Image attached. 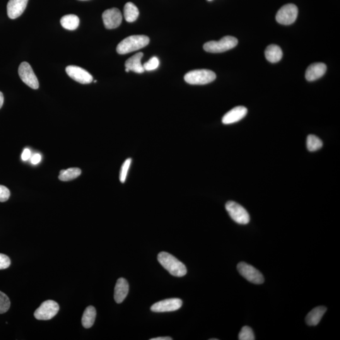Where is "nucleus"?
Returning a JSON list of instances; mask_svg holds the SVG:
<instances>
[{"instance_id":"obj_1","label":"nucleus","mask_w":340,"mask_h":340,"mask_svg":"<svg viewBox=\"0 0 340 340\" xmlns=\"http://www.w3.org/2000/svg\"><path fill=\"white\" fill-rule=\"evenodd\" d=\"M158 260L164 269L173 276L181 277L187 274L185 265L167 252H161L158 255Z\"/></svg>"},{"instance_id":"obj_2","label":"nucleus","mask_w":340,"mask_h":340,"mask_svg":"<svg viewBox=\"0 0 340 340\" xmlns=\"http://www.w3.org/2000/svg\"><path fill=\"white\" fill-rule=\"evenodd\" d=\"M149 43L148 36L143 35H132L124 38L118 44L117 52L119 54H126L143 49Z\"/></svg>"},{"instance_id":"obj_3","label":"nucleus","mask_w":340,"mask_h":340,"mask_svg":"<svg viewBox=\"0 0 340 340\" xmlns=\"http://www.w3.org/2000/svg\"><path fill=\"white\" fill-rule=\"evenodd\" d=\"M216 75L214 72L209 69H196L189 72L184 76L187 83L194 85H203L215 80Z\"/></svg>"},{"instance_id":"obj_4","label":"nucleus","mask_w":340,"mask_h":340,"mask_svg":"<svg viewBox=\"0 0 340 340\" xmlns=\"http://www.w3.org/2000/svg\"><path fill=\"white\" fill-rule=\"evenodd\" d=\"M237 38L232 36H226L219 41H210L204 45V49L206 52L220 53L228 51L238 45Z\"/></svg>"},{"instance_id":"obj_5","label":"nucleus","mask_w":340,"mask_h":340,"mask_svg":"<svg viewBox=\"0 0 340 340\" xmlns=\"http://www.w3.org/2000/svg\"><path fill=\"white\" fill-rule=\"evenodd\" d=\"M226 209L231 218L236 223L242 225L249 223L250 221L249 214L241 205L234 201H229L226 204Z\"/></svg>"},{"instance_id":"obj_6","label":"nucleus","mask_w":340,"mask_h":340,"mask_svg":"<svg viewBox=\"0 0 340 340\" xmlns=\"http://www.w3.org/2000/svg\"><path fill=\"white\" fill-rule=\"evenodd\" d=\"M238 271L241 276L244 277L251 283L262 284L264 282V277L261 272L254 267L245 262H240L237 266Z\"/></svg>"},{"instance_id":"obj_7","label":"nucleus","mask_w":340,"mask_h":340,"mask_svg":"<svg viewBox=\"0 0 340 340\" xmlns=\"http://www.w3.org/2000/svg\"><path fill=\"white\" fill-rule=\"evenodd\" d=\"M298 15V7L294 4H288L282 6L277 12L276 20L282 25H291L296 20Z\"/></svg>"},{"instance_id":"obj_8","label":"nucleus","mask_w":340,"mask_h":340,"mask_svg":"<svg viewBox=\"0 0 340 340\" xmlns=\"http://www.w3.org/2000/svg\"><path fill=\"white\" fill-rule=\"evenodd\" d=\"M59 310L58 304L54 301L48 300L35 311L34 317L38 320H49L57 314Z\"/></svg>"},{"instance_id":"obj_9","label":"nucleus","mask_w":340,"mask_h":340,"mask_svg":"<svg viewBox=\"0 0 340 340\" xmlns=\"http://www.w3.org/2000/svg\"><path fill=\"white\" fill-rule=\"evenodd\" d=\"M18 74L21 81L31 88L36 90L39 87L37 76L33 72L32 67L28 62H21L19 66Z\"/></svg>"},{"instance_id":"obj_10","label":"nucleus","mask_w":340,"mask_h":340,"mask_svg":"<svg viewBox=\"0 0 340 340\" xmlns=\"http://www.w3.org/2000/svg\"><path fill=\"white\" fill-rule=\"evenodd\" d=\"M103 23L107 29H113L120 26L122 23L121 12L117 8L108 9L102 14Z\"/></svg>"},{"instance_id":"obj_11","label":"nucleus","mask_w":340,"mask_h":340,"mask_svg":"<svg viewBox=\"0 0 340 340\" xmlns=\"http://www.w3.org/2000/svg\"><path fill=\"white\" fill-rule=\"evenodd\" d=\"M182 301L180 299H168L154 304L151 310L154 313L172 312L179 310L182 306Z\"/></svg>"},{"instance_id":"obj_12","label":"nucleus","mask_w":340,"mask_h":340,"mask_svg":"<svg viewBox=\"0 0 340 340\" xmlns=\"http://www.w3.org/2000/svg\"><path fill=\"white\" fill-rule=\"evenodd\" d=\"M66 73L70 78L81 84H89L93 81V76L85 69L76 66H68L66 68Z\"/></svg>"},{"instance_id":"obj_13","label":"nucleus","mask_w":340,"mask_h":340,"mask_svg":"<svg viewBox=\"0 0 340 340\" xmlns=\"http://www.w3.org/2000/svg\"><path fill=\"white\" fill-rule=\"evenodd\" d=\"M28 0H9L7 4V14L11 19H15L22 15L27 5Z\"/></svg>"},{"instance_id":"obj_14","label":"nucleus","mask_w":340,"mask_h":340,"mask_svg":"<svg viewBox=\"0 0 340 340\" xmlns=\"http://www.w3.org/2000/svg\"><path fill=\"white\" fill-rule=\"evenodd\" d=\"M247 108L243 106L233 108L224 115L222 121L224 124H231L240 121L247 115Z\"/></svg>"},{"instance_id":"obj_15","label":"nucleus","mask_w":340,"mask_h":340,"mask_svg":"<svg viewBox=\"0 0 340 340\" xmlns=\"http://www.w3.org/2000/svg\"><path fill=\"white\" fill-rule=\"evenodd\" d=\"M327 67L322 62L311 64L306 71V78L309 81H314L322 78L327 71Z\"/></svg>"},{"instance_id":"obj_16","label":"nucleus","mask_w":340,"mask_h":340,"mask_svg":"<svg viewBox=\"0 0 340 340\" xmlns=\"http://www.w3.org/2000/svg\"><path fill=\"white\" fill-rule=\"evenodd\" d=\"M129 286L128 282L124 278L117 280L114 290V300L117 304H120L126 298L129 293Z\"/></svg>"},{"instance_id":"obj_17","label":"nucleus","mask_w":340,"mask_h":340,"mask_svg":"<svg viewBox=\"0 0 340 340\" xmlns=\"http://www.w3.org/2000/svg\"><path fill=\"white\" fill-rule=\"evenodd\" d=\"M143 57V52H139L135 54L133 56L130 57L125 62V68L137 73H143L144 70L143 65L141 64V59Z\"/></svg>"},{"instance_id":"obj_18","label":"nucleus","mask_w":340,"mask_h":340,"mask_svg":"<svg viewBox=\"0 0 340 340\" xmlns=\"http://www.w3.org/2000/svg\"><path fill=\"white\" fill-rule=\"evenodd\" d=\"M327 309L324 306H319V307L313 309L311 311L307 317L306 318V322L310 327H315L319 324L320 321L322 320L323 316L327 312Z\"/></svg>"},{"instance_id":"obj_19","label":"nucleus","mask_w":340,"mask_h":340,"mask_svg":"<svg viewBox=\"0 0 340 340\" xmlns=\"http://www.w3.org/2000/svg\"><path fill=\"white\" fill-rule=\"evenodd\" d=\"M265 54L268 61L272 62V63H276V62L281 61L283 53H282L281 48L279 45L272 44L267 47Z\"/></svg>"},{"instance_id":"obj_20","label":"nucleus","mask_w":340,"mask_h":340,"mask_svg":"<svg viewBox=\"0 0 340 340\" xmlns=\"http://www.w3.org/2000/svg\"><path fill=\"white\" fill-rule=\"evenodd\" d=\"M96 316V311L93 306H88L84 311L83 317H82V325L85 329H90L95 323Z\"/></svg>"},{"instance_id":"obj_21","label":"nucleus","mask_w":340,"mask_h":340,"mask_svg":"<svg viewBox=\"0 0 340 340\" xmlns=\"http://www.w3.org/2000/svg\"><path fill=\"white\" fill-rule=\"evenodd\" d=\"M139 15V11L137 6L132 2H128L125 4L124 15L127 22L132 23L137 20Z\"/></svg>"},{"instance_id":"obj_22","label":"nucleus","mask_w":340,"mask_h":340,"mask_svg":"<svg viewBox=\"0 0 340 340\" xmlns=\"http://www.w3.org/2000/svg\"><path fill=\"white\" fill-rule=\"evenodd\" d=\"M62 27L69 30H76L79 25V19L78 16L70 14L64 15L61 19Z\"/></svg>"},{"instance_id":"obj_23","label":"nucleus","mask_w":340,"mask_h":340,"mask_svg":"<svg viewBox=\"0 0 340 340\" xmlns=\"http://www.w3.org/2000/svg\"><path fill=\"white\" fill-rule=\"evenodd\" d=\"M81 170L78 168H71L67 170H62L60 172L59 179L62 182L75 179L81 175Z\"/></svg>"},{"instance_id":"obj_24","label":"nucleus","mask_w":340,"mask_h":340,"mask_svg":"<svg viewBox=\"0 0 340 340\" xmlns=\"http://www.w3.org/2000/svg\"><path fill=\"white\" fill-rule=\"evenodd\" d=\"M323 142L315 135H309L307 138V148L311 152L319 150L323 146Z\"/></svg>"},{"instance_id":"obj_25","label":"nucleus","mask_w":340,"mask_h":340,"mask_svg":"<svg viewBox=\"0 0 340 340\" xmlns=\"http://www.w3.org/2000/svg\"><path fill=\"white\" fill-rule=\"evenodd\" d=\"M238 339L240 340H255L254 333L250 327H244L239 334Z\"/></svg>"},{"instance_id":"obj_26","label":"nucleus","mask_w":340,"mask_h":340,"mask_svg":"<svg viewBox=\"0 0 340 340\" xmlns=\"http://www.w3.org/2000/svg\"><path fill=\"white\" fill-rule=\"evenodd\" d=\"M10 307V301L5 294L0 291V314L7 312Z\"/></svg>"},{"instance_id":"obj_27","label":"nucleus","mask_w":340,"mask_h":340,"mask_svg":"<svg viewBox=\"0 0 340 340\" xmlns=\"http://www.w3.org/2000/svg\"><path fill=\"white\" fill-rule=\"evenodd\" d=\"M132 162V160L131 158L127 159V160L125 161V162L123 163L122 166L121 170H120V181L121 183H124L125 180H126V178L127 176V173H128V171L129 170L130 166H131Z\"/></svg>"},{"instance_id":"obj_28","label":"nucleus","mask_w":340,"mask_h":340,"mask_svg":"<svg viewBox=\"0 0 340 340\" xmlns=\"http://www.w3.org/2000/svg\"><path fill=\"white\" fill-rule=\"evenodd\" d=\"M159 66H160V61L156 57H152L143 65L144 70L148 71H153L157 69Z\"/></svg>"},{"instance_id":"obj_29","label":"nucleus","mask_w":340,"mask_h":340,"mask_svg":"<svg viewBox=\"0 0 340 340\" xmlns=\"http://www.w3.org/2000/svg\"><path fill=\"white\" fill-rule=\"evenodd\" d=\"M10 192L8 188L0 185V202H4L9 199Z\"/></svg>"},{"instance_id":"obj_30","label":"nucleus","mask_w":340,"mask_h":340,"mask_svg":"<svg viewBox=\"0 0 340 340\" xmlns=\"http://www.w3.org/2000/svg\"><path fill=\"white\" fill-rule=\"evenodd\" d=\"M11 264L10 259L6 255L0 253V270L6 269Z\"/></svg>"},{"instance_id":"obj_31","label":"nucleus","mask_w":340,"mask_h":340,"mask_svg":"<svg viewBox=\"0 0 340 340\" xmlns=\"http://www.w3.org/2000/svg\"><path fill=\"white\" fill-rule=\"evenodd\" d=\"M31 152L28 149H25L21 154V159L23 161L28 160L30 158Z\"/></svg>"},{"instance_id":"obj_32","label":"nucleus","mask_w":340,"mask_h":340,"mask_svg":"<svg viewBox=\"0 0 340 340\" xmlns=\"http://www.w3.org/2000/svg\"><path fill=\"white\" fill-rule=\"evenodd\" d=\"M41 160V156L39 154H35L31 159V162H32L33 165H37L40 162Z\"/></svg>"},{"instance_id":"obj_33","label":"nucleus","mask_w":340,"mask_h":340,"mask_svg":"<svg viewBox=\"0 0 340 340\" xmlns=\"http://www.w3.org/2000/svg\"><path fill=\"white\" fill-rule=\"evenodd\" d=\"M151 340H172V339L169 337H157L154 338V339H151Z\"/></svg>"},{"instance_id":"obj_34","label":"nucleus","mask_w":340,"mask_h":340,"mask_svg":"<svg viewBox=\"0 0 340 340\" xmlns=\"http://www.w3.org/2000/svg\"><path fill=\"white\" fill-rule=\"evenodd\" d=\"M3 102H4V96L3 95V93L0 91V108L2 107V106L3 105Z\"/></svg>"},{"instance_id":"obj_35","label":"nucleus","mask_w":340,"mask_h":340,"mask_svg":"<svg viewBox=\"0 0 340 340\" xmlns=\"http://www.w3.org/2000/svg\"><path fill=\"white\" fill-rule=\"evenodd\" d=\"M218 339H210V340H218Z\"/></svg>"},{"instance_id":"obj_36","label":"nucleus","mask_w":340,"mask_h":340,"mask_svg":"<svg viewBox=\"0 0 340 340\" xmlns=\"http://www.w3.org/2000/svg\"><path fill=\"white\" fill-rule=\"evenodd\" d=\"M79 1H87V0H79Z\"/></svg>"},{"instance_id":"obj_37","label":"nucleus","mask_w":340,"mask_h":340,"mask_svg":"<svg viewBox=\"0 0 340 340\" xmlns=\"http://www.w3.org/2000/svg\"><path fill=\"white\" fill-rule=\"evenodd\" d=\"M208 1H212V0H208Z\"/></svg>"}]
</instances>
